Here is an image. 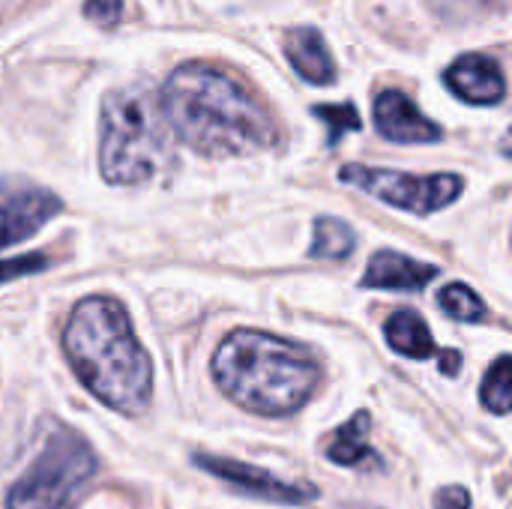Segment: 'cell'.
<instances>
[{
	"label": "cell",
	"instance_id": "cell-1",
	"mask_svg": "<svg viewBox=\"0 0 512 509\" xmlns=\"http://www.w3.org/2000/svg\"><path fill=\"white\" fill-rule=\"evenodd\" d=\"M168 129L195 153L246 156L279 141L267 108L228 72L207 63L177 66L162 87Z\"/></svg>",
	"mask_w": 512,
	"mask_h": 509
},
{
	"label": "cell",
	"instance_id": "cell-2",
	"mask_svg": "<svg viewBox=\"0 0 512 509\" xmlns=\"http://www.w3.org/2000/svg\"><path fill=\"white\" fill-rule=\"evenodd\" d=\"M63 351L81 384L99 402L117 414L147 411L153 396V363L117 300H81L63 330Z\"/></svg>",
	"mask_w": 512,
	"mask_h": 509
},
{
	"label": "cell",
	"instance_id": "cell-3",
	"mask_svg": "<svg viewBox=\"0 0 512 509\" xmlns=\"http://www.w3.org/2000/svg\"><path fill=\"white\" fill-rule=\"evenodd\" d=\"M213 378L234 405L264 417H288L315 396L321 366L306 345L237 330L219 345Z\"/></svg>",
	"mask_w": 512,
	"mask_h": 509
},
{
	"label": "cell",
	"instance_id": "cell-4",
	"mask_svg": "<svg viewBox=\"0 0 512 509\" xmlns=\"http://www.w3.org/2000/svg\"><path fill=\"white\" fill-rule=\"evenodd\" d=\"M168 159V123L144 90H114L102 102L99 168L114 186L147 183Z\"/></svg>",
	"mask_w": 512,
	"mask_h": 509
},
{
	"label": "cell",
	"instance_id": "cell-5",
	"mask_svg": "<svg viewBox=\"0 0 512 509\" xmlns=\"http://www.w3.org/2000/svg\"><path fill=\"white\" fill-rule=\"evenodd\" d=\"M96 474V456L81 435L57 426L27 474L9 489L6 509H72L84 483Z\"/></svg>",
	"mask_w": 512,
	"mask_h": 509
},
{
	"label": "cell",
	"instance_id": "cell-6",
	"mask_svg": "<svg viewBox=\"0 0 512 509\" xmlns=\"http://www.w3.org/2000/svg\"><path fill=\"white\" fill-rule=\"evenodd\" d=\"M339 180L384 201L399 210L429 216L441 207L453 204L462 195L465 180L459 174H405V171H387V168H366V165H345L339 171Z\"/></svg>",
	"mask_w": 512,
	"mask_h": 509
},
{
	"label": "cell",
	"instance_id": "cell-7",
	"mask_svg": "<svg viewBox=\"0 0 512 509\" xmlns=\"http://www.w3.org/2000/svg\"><path fill=\"white\" fill-rule=\"evenodd\" d=\"M195 465L219 480H225L231 489L249 495V498H261V501H276V504H309L318 498V489L309 483H291L282 480L264 468L237 462V459H219V456H195Z\"/></svg>",
	"mask_w": 512,
	"mask_h": 509
},
{
	"label": "cell",
	"instance_id": "cell-8",
	"mask_svg": "<svg viewBox=\"0 0 512 509\" xmlns=\"http://www.w3.org/2000/svg\"><path fill=\"white\" fill-rule=\"evenodd\" d=\"M57 210L60 198L48 189L21 186L0 195V249L30 240Z\"/></svg>",
	"mask_w": 512,
	"mask_h": 509
},
{
	"label": "cell",
	"instance_id": "cell-9",
	"mask_svg": "<svg viewBox=\"0 0 512 509\" xmlns=\"http://www.w3.org/2000/svg\"><path fill=\"white\" fill-rule=\"evenodd\" d=\"M375 126L387 141L396 144H435L444 129L429 120L402 90H384L375 99Z\"/></svg>",
	"mask_w": 512,
	"mask_h": 509
},
{
	"label": "cell",
	"instance_id": "cell-10",
	"mask_svg": "<svg viewBox=\"0 0 512 509\" xmlns=\"http://www.w3.org/2000/svg\"><path fill=\"white\" fill-rule=\"evenodd\" d=\"M447 87L471 105H498L507 96L501 66L489 54H465L444 72Z\"/></svg>",
	"mask_w": 512,
	"mask_h": 509
},
{
	"label": "cell",
	"instance_id": "cell-11",
	"mask_svg": "<svg viewBox=\"0 0 512 509\" xmlns=\"http://www.w3.org/2000/svg\"><path fill=\"white\" fill-rule=\"evenodd\" d=\"M435 279H438V267L432 264L414 261L399 252H378L369 261L360 285L372 291H420Z\"/></svg>",
	"mask_w": 512,
	"mask_h": 509
},
{
	"label": "cell",
	"instance_id": "cell-12",
	"mask_svg": "<svg viewBox=\"0 0 512 509\" xmlns=\"http://www.w3.org/2000/svg\"><path fill=\"white\" fill-rule=\"evenodd\" d=\"M285 54L300 78L309 84H333L336 81V63L324 42V36L315 27H297L285 39Z\"/></svg>",
	"mask_w": 512,
	"mask_h": 509
},
{
	"label": "cell",
	"instance_id": "cell-13",
	"mask_svg": "<svg viewBox=\"0 0 512 509\" xmlns=\"http://www.w3.org/2000/svg\"><path fill=\"white\" fill-rule=\"evenodd\" d=\"M384 336H387L390 348L402 357L426 360L435 354V339L417 312H393L384 324Z\"/></svg>",
	"mask_w": 512,
	"mask_h": 509
},
{
	"label": "cell",
	"instance_id": "cell-14",
	"mask_svg": "<svg viewBox=\"0 0 512 509\" xmlns=\"http://www.w3.org/2000/svg\"><path fill=\"white\" fill-rule=\"evenodd\" d=\"M366 435H369V414L360 411L324 447L327 459L336 462V465H345V468H366L369 462H375V450L369 447V438Z\"/></svg>",
	"mask_w": 512,
	"mask_h": 509
},
{
	"label": "cell",
	"instance_id": "cell-15",
	"mask_svg": "<svg viewBox=\"0 0 512 509\" xmlns=\"http://www.w3.org/2000/svg\"><path fill=\"white\" fill-rule=\"evenodd\" d=\"M354 231L351 225H345L342 219H333V216H321L315 222V237H312V258H321V261H342L354 252Z\"/></svg>",
	"mask_w": 512,
	"mask_h": 509
},
{
	"label": "cell",
	"instance_id": "cell-16",
	"mask_svg": "<svg viewBox=\"0 0 512 509\" xmlns=\"http://www.w3.org/2000/svg\"><path fill=\"white\" fill-rule=\"evenodd\" d=\"M438 306L450 315V318H456V321H468V324H483V321H489V306L468 288V285H447L441 294H438Z\"/></svg>",
	"mask_w": 512,
	"mask_h": 509
},
{
	"label": "cell",
	"instance_id": "cell-17",
	"mask_svg": "<svg viewBox=\"0 0 512 509\" xmlns=\"http://www.w3.org/2000/svg\"><path fill=\"white\" fill-rule=\"evenodd\" d=\"M512 399V366L510 357H498L495 366L486 372L483 378V390H480V402L492 411V414H507Z\"/></svg>",
	"mask_w": 512,
	"mask_h": 509
},
{
	"label": "cell",
	"instance_id": "cell-18",
	"mask_svg": "<svg viewBox=\"0 0 512 509\" xmlns=\"http://www.w3.org/2000/svg\"><path fill=\"white\" fill-rule=\"evenodd\" d=\"M318 120H324L330 126V144H336L345 132H357L363 123H360V114L357 108L348 102V105H318L312 108Z\"/></svg>",
	"mask_w": 512,
	"mask_h": 509
},
{
	"label": "cell",
	"instance_id": "cell-19",
	"mask_svg": "<svg viewBox=\"0 0 512 509\" xmlns=\"http://www.w3.org/2000/svg\"><path fill=\"white\" fill-rule=\"evenodd\" d=\"M45 264H48L45 255H21V258H12V261H0V285L12 282V279H21L27 273H39V270H45Z\"/></svg>",
	"mask_w": 512,
	"mask_h": 509
},
{
	"label": "cell",
	"instance_id": "cell-20",
	"mask_svg": "<svg viewBox=\"0 0 512 509\" xmlns=\"http://www.w3.org/2000/svg\"><path fill=\"white\" fill-rule=\"evenodd\" d=\"M84 15L99 27H114L123 15V0H87Z\"/></svg>",
	"mask_w": 512,
	"mask_h": 509
},
{
	"label": "cell",
	"instance_id": "cell-21",
	"mask_svg": "<svg viewBox=\"0 0 512 509\" xmlns=\"http://www.w3.org/2000/svg\"><path fill=\"white\" fill-rule=\"evenodd\" d=\"M435 509H471V495L462 486H447L435 495Z\"/></svg>",
	"mask_w": 512,
	"mask_h": 509
},
{
	"label": "cell",
	"instance_id": "cell-22",
	"mask_svg": "<svg viewBox=\"0 0 512 509\" xmlns=\"http://www.w3.org/2000/svg\"><path fill=\"white\" fill-rule=\"evenodd\" d=\"M438 360H444L441 369H444L447 375H456V372H459V354H456V351H447V354H441Z\"/></svg>",
	"mask_w": 512,
	"mask_h": 509
},
{
	"label": "cell",
	"instance_id": "cell-23",
	"mask_svg": "<svg viewBox=\"0 0 512 509\" xmlns=\"http://www.w3.org/2000/svg\"><path fill=\"white\" fill-rule=\"evenodd\" d=\"M474 3H477V6H489V9H492V6H501V9H504L507 0H474Z\"/></svg>",
	"mask_w": 512,
	"mask_h": 509
}]
</instances>
